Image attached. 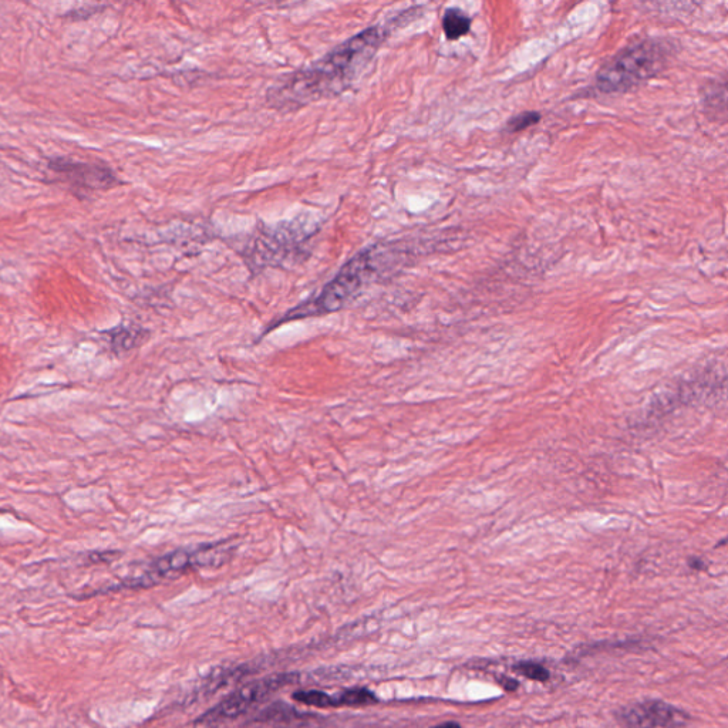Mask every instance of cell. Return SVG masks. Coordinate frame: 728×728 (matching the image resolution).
<instances>
[{"instance_id":"obj_1","label":"cell","mask_w":728,"mask_h":728,"mask_svg":"<svg viewBox=\"0 0 728 728\" xmlns=\"http://www.w3.org/2000/svg\"><path fill=\"white\" fill-rule=\"evenodd\" d=\"M387 36L389 30L384 26L357 33L316 62L278 79L266 93V101L272 109L288 113L345 93L362 76Z\"/></svg>"},{"instance_id":"obj_2","label":"cell","mask_w":728,"mask_h":728,"mask_svg":"<svg viewBox=\"0 0 728 728\" xmlns=\"http://www.w3.org/2000/svg\"><path fill=\"white\" fill-rule=\"evenodd\" d=\"M377 261L379 259L376 248L364 249L355 258L350 259L315 298H310L288 310L282 318L273 322L262 336L293 320L319 318L346 308L373 281L377 272Z\"/></svg>"},{"instance_id":"obj_3","label":"cell","mask_w":728,"mask_h":728,"mask_svg":"<svg viewBox=\"0 0 728 728\" xmlns=\"http://www.w3.org/2000/svg\"><path fill=\"white\" fill-rule=\"evenodd\" d=\"M665 46L655 40H643L613 57L596 77V89L603 94L625 93L655 77L665 67Z\"/></svg>"},{"instance_id":"obj_4","label":"cell","mask_w":728,"mask_h":728,"mask_svg":"<svg viewBox=\"0 0 728 728\" xmlns=\"http://www.w3.org/2000/svg\"><path fill=\"white\" fill-rule=\"evenodd\" d=\"M235 548L228 545V541L217 544H205L198 548L178 549L170 554L155 559L148 565L143 574L136 578L127 579L114 589H143L151 588L158 583L178 578L185 572L202 568H218L231 561Z\"/></svg>"},{"instance_id":"obj_5","label":"cell","mask_w":728,"mask_h":728,"mask_svg":"<svg viewBox=\"0 0 728 728\" xmlns=\"http://www.w3.org/2000/svg\"><path fill=\"white\" fill-rule=\"evenodd\" d=\"M298 679V673H283L273 674V676L245 684L237 692L229 694L227 699L218 703L214 709L202 714L200 719L195 721V728H218L229 720L237 719L255 704L261 703L266 697L283 687L298 682Z\"/></svg>"},{"instance_id":"obj_6","label":"cell","mask_w":728,"mask_h":728,"mask_svg":"<svg viewBox=\"0 0 728 728\" xmlns=\"http://www.w3.org/2000/svg\"><path fill=\"white\" fill-rule=\"evenodd\" d=\"M687 719L684 711L659 700L643 701L619 713V720L628 728H680Z\"/></svg>"},{"instance_id":"obj_7","label":"cell","mask_w":728,"mask_h":728,"mask_svg":"<svg viewBox=\"0 0 728 728\" xmlns=\"http://www.w3.org/2000/svg\"><path fill=\"white\" fill-rule=\"evenodd\" d=\"M50 168L57 174H62L67 181L89 190H107L117 184L116 175L101 165L77 163L72 160H59L50 163Z\"/></svg>"},{"instance_id":"obj_8","label":"cell","mask_w":728,"mask_h":728,"mask_svg":"<svg viewBox=\"0 0 728 728\" xmlns=\"http://www.w3.org/2000/svg\"><path fill=\"white\" fill-rule=\"evenodd\" d=\"M148 333L134 326H120L110 332L111 347L114 352L123 353L140 346L147 339Z\"/></svg>"},{"instance_id":"obj_9","label":"cell","mask_w":728,"mask_h":728,"mask_svg":"<svg viewBox=\"0 0 728 728\" xmlns=\"http://www.w3.org/2000/svg\"><path fill=\"white\" fill-rule=\"evenodd\" d=\"M443 29L447 39H461L470 32V16L465 15L463 10L460 9H448L443 16Z\"/></svg>"},{"instance_id":"obj_10","label":"cell","mask_w":728,"mask_h":728,"mask_svg":"<svg viewBox=\"0 0 728 728\" xmlns=\"http://www.w3.org/2000/svg\"><path fill=\"white\" fill-rule=\"evenodd\" d=\"M376 694L370 692L369 689L364 687H355V689L345 690L335 696L336 707L347 706V707H360L370 706V704L377 703Z\"/></svg>"},{"instance_id":"obj_11","label":"cell","mask_w":728,"mask_h":728,"mask_svg":"<svg viewBox=\"0 0 728 728\" xmlns=\"http://www.w3.org/2000/svg\"><path fill=\"white\" fill-rule=\"evenodd\" d=\"M293 700L305 706L319 707V709H328V707H336L335 696L319 690H301V692L293 693Z\"/></svg>"},{"instance_id":"obj_12","label":"cell","mask_w":728,"mask_h":728,"mask_svg":"<svg viewBox=\"0 0 728 728\" xmlns=\"http://www.w3.org/2000/svg\"><path fill=\"white\" fill-rule=\"evenodd\" d=\"M514 669L515 672L528 677V679L535 680V682L545 683L549 679L548 670L544 666L539 665V663L521 662L515 665Z\"/></svg>"},{"instance_id":"obj_13","label":"cell","mask_w":728,"mask_h":728,"mask_svg":"<svg viewBox=\"0 0 728 728\" xmlns=\"http://www.w3.org/2000/svg\"><path fill=\"white\" fill-rule=\"evenodd\" d=\"M539 120H541V114L535 113V111L521 113L518 114V116L512 117V119L508 121V130L514 131V133H517V131L527 130V128L538 124Z\"/></svg>"},{"instance_id":"obj_14","label":"cell","mask_w":728,"mask_h":728,"mask_svg":"<svg viewBox=\"0 0 728 728\" xmlns=\"http://www.w3.org/2000/svg\"><path fill=\"white\" fill-rule=\"evenodd\" d=\"M501 682H504V683H502V686L507 687L508 690H515L518 687L517 682H515V680H512V679H505V677H504V679H501Z\"/></svg>"},{"instance_id":"obj_15","label":"cell","mask_w":728,"mask_h":728,"mask_svg":"<svg viewBox=\"0 0 728 728\" xmlns=\"http://www.w3.org/2000/svg\"><path fill=\"white\" fill-rule=\"evenodd\" d=\"M433 728H461L460 724L454 723V721H447V723L440 724Z\"/></svg>"}]
</instances>
